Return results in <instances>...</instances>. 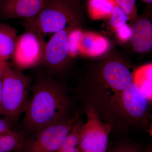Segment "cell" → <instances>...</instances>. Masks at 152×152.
I'll list each match as a JSON object with an SVG mask.
<instances>
[{"label": "cell", "instance_id": "6da1fadb", "mask_svg": "<svg viewBox=\"0 0 152 152\" xmlns=\"http://www.w3.org/2000/svg\"><path fill=\"white\" fill-rule=\"evenodd\" d=\"M133 76L127 66L119 61H110L93 69L77 90L84 110L91 109L113 128L117 104L123 91L132 83Z\"/></svg>", "mask_w": 152, "mask_h": 152}, {"label": "cell", "instance_id": "7a4b0ae2", "mask_svg": "<svg viewBox=\"0 0 152 152\" xmlns=\"http://www.w3.org/2000/svg\"><path fill=\"white\" fill-rule=\"evenodd\" d=\"M73 108L65 88L48 74H39L24 112L23 129L28 136L33 134L66 119L73 113Z\"/></svg>", "mask_w": 152, "mask_h": 152}, {"label": "cell", "instance_id": "3957f363", "mask_svg": "<svg viewBox=\"0 0 152 152\" xmlns=\"http://www.w3.org/2000/svg\"><path fill=\"white\" fill-rule=\"evenodd\" d=\"M81 14L80 0H47L39 13L22 22L26 30L43 35L55 34L66 28H74Z\"/></svg>", "mask_w": 152, "mask_h": 152}, {"label": "cell", "instance_id": "277c9868", "mask_svg": "<svg viewBox=\"0 0 152 152\" xmlns=\"http://www.w3.org/2000/svg\"><path fill=\"white\" fill-rule=\"evenodd\" d=\"M149 100L133 82L124 91L114 114V129L128 128L148 131L151 124Z\"/></svg>", "mask_w": 152, "mask_h": 152}, {"label": "cell", "instance_id": "5b68a950", "mask_svg": "<svg viewBox=\"0 0 152 152\" xmlns=\"http://www.w3.org/2000/svg\"><path fill=\"white\" fill-rule=\"evenodd\" d=\"M31 80L28 76L6 62L3 68L2 115L15 121L24 112L28 102Z\"/></svg>", "mask_w": 152, "mask_h": 152}, {"label": "cell", "instance_id": "8992f818", "mask_svg": "<svg viewBox=\"0 0 152 152\" xmlns=\"http://www.w3.org/2000/svg\"><path fill=\"white\" fill-rule=\"evenodd\" d=\"M79 121V113L74 112L66 119L28 136L18 152H56Z\"/></svg>", "mask_w": 152, "mask_h": 152}, {"label": "cell", "instance_id": "52a82bcc", "mask_svg": "<svg viewBox=\"0 0 152 152\" xmlns=\"http://www.w3.org/2000/svg\"><path fill=\"white\" fill-rule=\"evenodd\" d=\"M46 44L43 36L33 31L18 36L11 57L16 68L22 71L42 65Z\"/></svg>", "mask_w": 152, "mask_h": 152}, {"label": "cell", "instance_id": "ba28073f", "mask_svg": "<svg viewBox=\"0 0 152 152\" xmlns=\"http://www.w3.org/2000/svg\"><path fill=\"white\" fill-rule=\"evenodd\" d=\"M87 121L83 124L80 134V152H106L109 137L113 126L100 119L93 110L85 109Z\"/></svg>", "mask_w": 152, "mask_h": 152}, {"label": "cell", "instance_id": "9c48e42d", "mask_svg": "<svg viewBox=\"0 0 152 152\" xmlns=\"http://www.w3.org/2000/svg\"><path fill=\"white\" fill-rule=\"evenodd\" d=\"M73 28L69 27L53 34L46 44L42 65L51 76L64 72L69 57V37Z\"/></svg>", "mask_w": 152, "mask_h": 152}, {"label": "cell", "instance_id": "30bf717a", "mask_svg": "<svg viewBox=\"0 0 152 152\" xmlns=\"http://www.w3.org/2000/svg\"><path fill=\"white\" fill-rule=\"evenodd\" d=\"M69 42L70 56L78 54L98 56L105 51L108 45L107 42L103 37L73 29L69 34Z\"/></svg>", "mask_w": 152, "mask_h": 152}, {"label": "cell", "instance_id": "8fae6325", "mask_svg": "<svg viewBox=\"0 0 152 152\" xmlns=\"http://www.w3.org/2000/svg\"><path fill=\"white\" fill-rule=\"evenodd\" d=\"M47 0H0V18L4 20L32 18L39 12Z\"/></svg>", "mask_w": 152, "mask_h": 152}, {"label": "cell", "instance_id": "7c38bea8", "mask_svg": "<svg viewBox=\"0 0 152 152\" xmlns=\"http://www.w3.org/2000/svg\"><path fill=\"white\" fill-rule=\"evenodd\" d=\"M130 37L134 50L141 53L149 51L152 48V24L147 19H140L130 27Z\"/></svg>", "mask_w": 152, "mask_h": 152}, {"label": "cell", "instance_id": "4fadbf2b", "mask_svg": "<svg viewBox=\"0 0 152 152\" xmlns=\"http://www.w3.org/2000/svg\"><path fill=\"white\" fill-rule=\"evenodd\" d=\"M18 36L16 28L0 23V63L7 62L12 57Z\"/></svg>", "mask_w": 152, "mask_h": 152}, {"label": "cell", "instance_id": "5bb4252c", "mask_svg": "<svg viewBox=\"0 0 152 152\" xmlns=\"http://www.w3.org/2000/svg\"><path fill=\"white\" fill-rule=\"evenodd\" d=\"M133 82L140 87L149 100L151 99L152 64L139 68L133 73Z\"/></svg>", "mask_w": 152, "mask_h": 152}, {"label": "cell", "instance_id": "9a60e30c", "mask_svg": "<svg viewBox=\"0 0 152 152\" xmlns=\"http://www.w3.org/2000/svg\"><path fill=\"white\" fill-rule=\"evenodd\" d=\"M115 6L114 0H89L88 12L93 19L109 18Z\"/></svg>", "mask_w": 152, "mask_h": 152}, {"label": "cell", "instance_id": "2e32d148", "mask_svg": "<svg viewBox=\"0 0 152 152\" xmlns=\"http://www.w3.org/2000/svg\"><path fill=\"white\" fill-rule=\"evenodd\" d=\"M25 139L23 134L13 130L0 136V152H18Z\"/></svg>", "mask_w": 152, "mask_h": 152}, {"label": "cell", "instance_id": "e0dca14e", "mask_svg": "<svg viewBox=\"0 0 152 152\" xmlns=\"http://www.w3.org/2000/svg\"><path fill=\"white\" fill-rule=\"evenodd\" d=\"M83 124L81 121L77 122L56 152H80L79 141Z\"/></svg>", "mask_w": 152, "mask_h": 152}, {"label": "cell", "instance_id": "ac0fdd59", "mask_svg": "<svg viewBox=\"0 0 152 152\" xmlns=\"http://www.w3.org/2000/svg\"><path fill=\"white\" fill-rule=\"evenodd\" d=\"M140 144L130 140H122L108 145L106 152H142Z\"/></svg>", "mask_w": 152, "mask_h": 152}, {"label": "cell", "instance_id": "d6986e66", "mask_svg": "<svg viewBox=\"0 0 152 152\" xmlns=\"http://www.w3.org/2000/svg\"><path fill=\"white\" fill-rule=\"evenodd\" d=\"M115 5L124 12L129 20L135 21L137 18V10L136 0H114Z\"/></svg>", "mask_w": 152, "mask_h": 152}, {"label": "cell", "instance_id": "ffe728a7", "mask_svg": "<svg viewBox=\"0 0 152 152\" xmlns=\"http://www.w3.org/2000/svg\"><path fill=\"white\" fill-rule=\"evenodd\" d=\"M110 18V24L117 29L126 24L129 19L124 12L119 7L115 6Z\"/></svg>", "mask_w": 152, "mask_h": 152}, {"label": "cell", "instance_id": "44dd1931", "mask_svg": "<svg viewBox=\"0 0 152 152\" xmlns=\"http://www.w3.org/2000/svg\"><path fill=\"white\" fill-rule=\"evenodd\" d=\"M118 35L121 40H127L130 39L131 35L130 27L127 25H124L116 29Z\"/></svg>", "mask_w": 152, "mask_h": 152}, {"label": "cell", "instance_id": "7402d4cb", "mask_svg": "<svg viewBox=\"0 0 152 152\" xmlns=\"http://www.w3.org/2000/svg\"><path fill=\"white\" fill-rule=\"evenodd\" d=\"M12 130L10 120L7 117L4 118H0V136L7 134Z\"/></svg>", "mask_w": 152, "mask_h": 152}, {"label": "cell", "instance_id": "603a6c76", "mask_svg": "<svg viewBox=\"0 0 152 152\" xmlns=\"http://www.w3.org/2000/svg\"><path fill=\"white\" fill-rule=\"evenodd\" d=\"M4 62L0 63V115H2V75Z\"/></svg>", "mask_w": 152, "mask_h": 152}, {"label": "cell", "instance_id": "cb8c5ba5", "mask_svg": "<svg viewBox=\"0 0 152 152\" xmlns=\"http://www.w3.org/2000/svg\"><path fill=\"white\" fill-rule=\"evenodd\" d=\"M142 1L148 4H151L152 3V0H142Z\"/></svg>", "mask_w": 152, "mask_h": 152}]
</instances>
